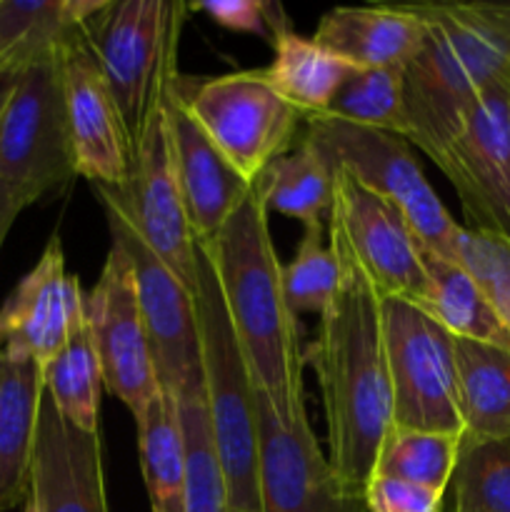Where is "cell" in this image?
<instances>
[{"instance_id":"6da1fadb","label":"cell","mask_w":510,"mask_h":512,"mask_svg":"<svg viewBox=\"0 0 510 512\" xmlns=\"http://www.w3.org/2000/svg\"><path fill=\"white\" fill-rule=\"evenodd\" d=\"M335 258L343 278L305 360L318 375L330 465L365 490L393 425L383 308L370 280L343 255Z\"/></svg>"},{"instance_id":"7a4b0ae2","label":"cell","mask_w":510,"mask_h":512,"mask_svg":"<svg viewBox=\"0 0 510 512\" xmlns=\"http://www.w3.org/2000/svg\"><path fill=\"white\" fill-rule=\"evenodd\" d=\"M268 208L258 193L230 215L208 248L218 275L225 310L245 355L258 393L283 425L308 418L305 413L298 315L285 300L283 265L270 238Z\"/></svg>"},{"instance_id":"3957f363","label":"cell","mask_w":510,"mask_h":512,"mask_svg":"<svg viewBox=\"0 0 510 512\" xmlns=\"http://www.w3.org/2000/svg\"><path fill=\"white\" fill-rule=\"evenodd\" d=\"M420 48L403 70L408 143L430 160L458 135L475 100L510 78V5H418Z\"/></svg>"},{"instance_id":"277c9868","label":"cell","mask_w":510,"mask_h":512,"mask_svg":"<svg viewBox=\"0 0 510 512\" xmlns=\"http://www.w3.org/2000/svg\"><path fill=\"white\" fill-rule=\"evenodd\" d=\"M195 315L200 338V375L210 433L225 475L228 505L258 512V415L255 383L225 310L208 248H195Z\"/></svg>"},{"instance_id":"5b68a950","label":"cell","mask_w":510,"mask_h":512,"mask_svg":"<svg viewBox=\"0 0 510 512\" xmlns=\"http://www.w3.org/2000/svg\"><path fill=\"white\" fill-rule=\"evenodd\" d=\"M185 13L188 3L173 0H108L85 30L130 140L163 108L180 75L178 45Z\"/></svg>"},{"instance_id":"8992f818","label":"cell","mask_w":510,"mask_h":512,"mask_svg":"<svg viewBox=\"0 0 510 512\" xmlns=\"http://www.w3.org/2000/svg\"><path fill=\"white\" fill-rule=\"evenodd\" d=\"M303 140L318 150L328 168L345 170L363 188L393 203L428 253L453 258L460 225L430 188L408 140L383 130L338 123L323 115L305 118Z\"/></svg>"},{"instance_id":"52a82bcc","label":"cell","mask_w":510,"mask_h":512,"mask_svg":"<svg viewBox=\"0 0 510 512\" xmlns=\"http://www.w3.org/2000/svg\"><path fill=\"white\" fill-rule=\"evenodd\" d=\"M395 428L465 435L455 338L400 298H380Z\"/></svg>"},{"instance_id":"ba28073f","label":"cell","mask_w":510,"mask_h":512,"mask_svg":"<svg viewBox=\"0 0 510 512\" xmlns=\"http://www.w3.org/2000/svg\"><path fill=\"white\" fill-rule=\"evenodd\" d=\"M185 108L223 158L255 183L275 158L290 150L303 115L285 103L260 70L193 80H175Z\"/></svg>"},{"instance_id":"9c48e42d","label":"cell","mask_w":510,"mask_h":512,"mask_svg":"<svg viewBox=\"0 0 510 512\" xmlns=\"http://www.w3.org/2000/svg\"><path fill=\"white\" fill-rule=\"evenodd\" d=\"M58 55L20 70L0 110V180L30 205L78 178Z\"/></svg>"},{"instance_id":"30bf717a","label":"cell","mask_w":510,"mask_h":512,"mask_svg":"<svg viewBox=\"0 0 510 512\" xmlns=\"http://www.w3.org/2000/svg\"><path fill=\"white\" fill-rule=\"evenodd\" d=\"M330 173L333 200L325 230L333 253L350 260L380 298L418 305L428 288L425 248L405 215L345 170L330 168Z\"/></svg>"},{"instance_id":"8fae6325","label":"cell","mask_w":510,"mask_h":512,"mask_svg":"<svg viewBox=\"0 0 510 512\" xmlns=\"http://www.w3.org/2000/svg\"><path fill=\"white\" fill-rule=\"evenodd\" d=\"M108 218L110 238L133 268L140 313L153 348L160 388L178 395L188 380L200 375V338L193 290L140 238L113 190L93 185Z\"/></svg>"},{"instance_id":"7c38bea8","label":"cell","mask_w":510,"mask_h":512,"mask_svg":"<svg viewBox=\"0 0 510 512\" xmlns=\"http://www.w3.org/2000/svg\"><path fill=\"white\" fill-rule=\"evenodd\" d=\"M258 512H368L365 493L330 465L310 420L283 425L255 390Z\"/></svg>"},{"instance_id":"4fadbf2b","label":"cell","mask_w":510,"mask_h":512,"mask_svg":"<svg viewBox=\"0 0 510 512\" xmlns=\"http://www.w3.org/2000/svg\"><path fill=\"white\" fill-rule=\"evenodd\" d=\"M85 325L103 370V385L138 420L160 383L153 348L140 313L133 268L120 248L110 245L93 290L85 295Z\"/></svg>"},{"instance_id":"5bb4252c","label":"cell","mask_w":510,"mask_h":512,"mask_svg":"<svg viewBox=\"0 0 510 512\" xmlns=\"http://www.w3.org/2000/svg\"><path fill=\"white\" fill-rule=\"evenodd\" d=\"M490 85L433 160L458 193L468 228L510 240V88Z\"/></svg>"},{"instance_id":"9a60e30c","label":"cell","mask_w":510,"mask_h":512,"mask_svg":"<svg viewBox=\"0 0 510 512\" xmlns=\"http://www.w3.org/2000/svg\"><path fill=\"white\" fill-rule=\"evenodd\" d=\"M110 190L123 205L140 238L193 290L198 238L190 225L178 170H175L165 103L163 108L155 110L148 125L133 140V158H130L125 185Z\"/></svg>"},{"instance_id":"2e32d148","label":"cell","mask_w":510,"mask_h":512,"mask_svg":"<svg viewBox=\"0 0 510 512\" xmlns=\"http://www.w3.org/2000/svg\"><path fill=\"white\" fill-rule=\"evenodd\" d=\"M58 60L75 173L93 185L123 188L133 140L85 33L70 40Z\"/></svg>"},{"instance_id":"e0dca14e","label":"cell","mask_w":510,"mask_h":512,"mask_svg":"<svg viewBox=\"0 0 510 512\" xmlns=\"http://www.w3.org/2000/svg\"><path fill=\"white\" fill-rule=\"evenodd\" d=\"M83 315L85 295L78 275L68 273L63 243L53 235L33 270L0 305V350L43 368L68 343Z\"/></svg>"},{"instance_id":"ac0fdd59","label":"cell","mask_w":510,"mask_h":512,"mask_svg":"<svg viewBox=\"0 0 510 512\" xmlns=\"http://www.w3.org/2000/svg\"><path fill=\"white\" fill-rule=\"evenodd\" d=\"M30 498L38 512H110L100 433L65 423L43 395Z\"/></svg>"},{"instance_id":"d6986e66","label":"cell","mask_w":510,"mask_h":512,"mask_svg":"<svg viewBox=\"0 0 510 512\" xmlns=\"http://www.w3.org/2000/svg\"><path fill=\"white\" fill-rule=\"evenodd\" d=\"M165 120L190 225L200 243H210L253 193V185L223 158L213 140L195 123L175 83L165 95Z\"/></svg>"},{"instance_id":"ffe728a7","label":"cell","mask_w":510,"mask_h":512,"mask_svg":"<svg viewBox=\"0 0 510 512\" xmlns=\"http://www.w3.org/2000/svg\"><path fill=\"white\" fill-rule=\"evenodd\" d=\"M423 35L418 5H368L328 10L313 38L355 68H405Z\"/></svg>"},{"instance_id":"44dd1931","label":"cell","mask_w":510,"mask_h":512,"mask_svg":"<svg viewBox=\"0 0 510 512\" xmlns=\"http://www.w3.org/2000/svg\"><path fill=\"white\" fill-rule=\"evenodd\" d=\"M43 395L40 365L5 355L0 383V512L25 505L30 495Z\"/></svg>"},{"instance_id":"7402d4cb","label":"cell","mask_w":510,"mask_h":512,"mask_svg":"<svg viewBox=\"0 0 510 512\" xmlns=\"http://www.w3.org/2000/svg\"><path fill=\"white\" fill-rule=\"evenodd\" d=\"M108 0H0V63L28 68L88 30Z\"/></svg>"},{"instance_id":"603a6c76","label":"cell","mask_w":510,"mask_h":512,"mask_svg":"<svg viewBox=\"0 0 510 512\" xmlns=\"http://www.w3.org/2000/svg\"><path fill=\"white\" fill-rule=\"evenodd\" d=\"M273 48V60L268 68H260V73L270 88L305 118L323 115L355 68L315 38H305L293 28L278 35Z\"/></svg>"},{"instance_id":"cb8c5ba5","label":"cell","mask_w":510,"mask_h":512,"mask_svg":"<svg viewBox=\"0 0 510 512\" xmlns=\"http://www.w3.org/2000/svg\"><path fill=\"white\" fill-rule=\"evenodd\" d=\"M425 273L428 288L415 308L428 313L453 338L495 345L510 353V330L458 263L425 250Z\"/></svg>"},{"instance_id":"d4e9b609","label":"cell","mask_w":510,"mask_h":512,"mask_svg":"<svg viewBox=\"0 0 510 512\" xmlns=\"http://www.w3.org/2000/svg\"><path fill=\"white\" fill-rule=\"evenodd\" d=\"M453 345L465 438L510 435V353L463 338Z\"/></svg>"},{"instance_id":"484cf974","label":"cell","mask_w":510,"mask_h":512,"mask_svg":"<svg viewBox=\"0 0 510 512\" xmlns=\"http://www.w3.org/2000/svg\"><path fill=\"white\" fill-rule=\"evenodd\" d=\"M135 423L150 512H185V445L178 398L160 388Z\"/></svg>"},{"instance_id":"4316f807","label":"cell","mask_w":510,"mask_h":512,"mask_svg":"<svg viewBox=\"0 0 510 512\" xmlns=\"http://www.w3.org/2000/svg\"><path fill=\"white\" fill-rule=\"evenodd\" d=\"M253 190L265 208L303 223V228H328L333 173L313 145L303 143L275 158L255 178Z\"/></svg>"},{"instance_id":"83f0119b","label":"cell","mask_w":510,"mask_h":512,"mask_svg":"<svg viewBox=\"0 0 510 512\" xmlns=\"http://www.w3.org/2000/svg\"><path fill=\"white\" fill-rule=\"evenodd\" d=\"M45 398L53 403L60 418L80 433H100V398H103V370L90 343L85 315L68 343L40 368Z\"/></svg>"},{"instance_id":"f1b7e54d","label":"cell","mask_w":510,"mask_h":512,"mask_svg":"<svg viewBox=\"0 0 510 512\" xmlns=\"http://www.w3.org/2000/svg\"><path fill=\"white\" fill-rule=\"evenodd\" d=\"M175 398L185 445V512H225L228 490L210 433L203 375L188 380Z\"/></svg>"},{"instance_id":"f546056e","label":"cell","mask_w":510,"mask_h":512,"mask_svg":"<svg viewBox=\"0 0 510 512\" xmlns=\"http://www.w3.org/2000/svg\"><path fill=\"white\" fill-rule=\"evenodd\" d=\"M405 68H353L323 118L383 130L408 140Z\"/></svg>"},{"instance_id":"4dcf8cb0","label":"cell","mask_w":510,"mask_h":512,"mask_svg":"<svg viewBox=\"0 0 510 512\" xmlns=\"http://www.w3.org/2000/svg\"><path fill=\"white\" fill-rule=\"evenodd\" d=\"M460 440V435L390 425L375 458L373 475L408 480L445 493L458 463Z\"/></svg>"},{"instance_id":"1f68e13d","label":"cell","mask_w":510,"mask_h":512,"mask_svg":"<svg viewBox=\"0 0 510 512\" xmlns=\"http://www.w3.org/2000/svg\"><path fill=\"white\" fill-rule=\"evenodd\" d=\"M453 512H510V435L460 440Z\"/></svg>"},{"instance_id":"d6a6232c","label":"cell","mask_w":510,"mask_h":512,"mask_svg":"<svg viewBox=\"0 0 510 512\" xmlns=\"http://www.w3.org/2000/svg\"><path fill=\"white\" fill-rule=\"evenodd\" d=\"M340 278L343 270L325 238V228H303L293 260L283 265L285 300L293 313L323 315L338 293Z\"/></svg>"},{"instance_id":"836d02e7","label":"cell","mask_w":510,"mask_h":512,"mask_svg":"<svg viewBox=\"0 0 510 512\" xmlns=\"http://www.w3.org/2000/svg\"><path fill=\"white\" fill-rule=\"evenodd\" d=\"M450 260L475 280L485 300L510 330V240L460 225Z\"/></svg>"},{"instance_id":"e575fe53","label":"cell","mask_w":510,"mask_h":512,"mask_svg":"<svg viewBox=\"0 0 510 512\" xmlns=\"http://www.w3.org/2000/svg\"><path fill=\"white\" fill-rule=\"evenodd\" d=\"M188 10L205 13L213 23L228 30L263 35L273 43L278 35L290 30L283 5L265 3V0H198V3H188Z\"/></svg>"},{"instance_id":"d590c367","label":"cell","mask_w":510,"mask_h":512,"mask_svg":"<svg viewBox=\"0 0 510 512\" xmlns=\"http://www.w3.org/2000/svg\"><path fill=\"white\" fill-rule=\"evenodd\" d=\"M363 493L368 512H443L445 503L443 490L385 475H370Z\"/></svg>"},{"instance_id":"8d00e7d4","label":"cell","mask_w":510,"mask_h":512,"mask_svg":"<svg viewBox=\"0 0 510 512\" xmlns=\"http://www.w3.org/2000/svg\"><path fill=\"white\" fill-rule=\"evenodd\" d=\"M28 200L18 193L15 188H10L5 180H0V250H3L5 238H8L10 228H13L15 218L28 208Z\"/></svg>"},{"instance_id":"74e56055","label":"cell","mask_w":510,"mask_h":512,"mask_svg":"<svg viewBox=\"0 0 510 512\" xmlns=\"http://www.w3.org/2000/svg\"><path fill=\"white\" fill-rule=\"evenodd\" d=\"M20 78V70L18 68H10V65H3L0 63V110L5 108V103H8L10 93H13L15 83H18Z\"/></svg>"},{"instance_id":"f35d334b","label":"cell","mask_w":510,"mask_h":512,"mask_svg":"<svg viewBox=\"0 0 510 512\" xmlns=\"http://www.w3.org/2000/svg\"><path fill=\"white\" fill-rule=\"evenodd\" d=\"M23 512H38V508H35V503H33V498H30V495H28V500H25Z\"/></svg>"},{"instance_id":"ab89813d","label":"cell","mask_w":510,"mask_h":512,"mask_svg":"<svg viewBox=\"0 0 510 512\" xmlns=\"http://www.w3.org/2000/svg\"><path fill=\"white\" fill-rule=\"evenodd\" d=\"M3 370H5V353L0 350V383H3Z\"/></svg>"},{"instance_id":"60d3db41","label":"cell","mask_w":510,"mask_h":512,"mask_svg":"<svg viewBox=\"0 0 510 512\" xmlns=\"http://www.w3.org/2000/svg\"><path fill=\"white\" fill-rule=\"evenodd\" d=\"M225 512H240V510H235V508H230V505H228V510H225Z\"/></svg>"},{"instance_id":"b9f144b4","label":"cell","mask_w":510,"mask_h":512,"mask_svg":"<svg viewBox=\"0 0 510 512\" xmlns=\"http://www.w3.org/2000/svg\"><path fill=\"white\" fill-rule=\"evenodd\" d=\"M508 88H510V80H508Z\"/></svg>"}]
</instances>
